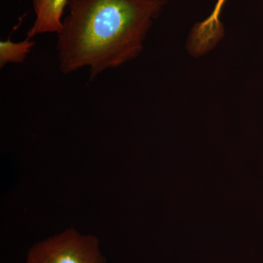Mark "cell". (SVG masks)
Instances as JSON below:
<instances>
[{
	"label": "cell",
	"instance_id": "cell-3",
	"mask_svg": "<svg viewBox=\"0 0 263 263\" xmlns=\"http://www.w3.org/2000/svg\"><path fill=\"white\" fill-rule=\"evenodd\" d=\"M227 0H218L212 14L195 24L187 41V49L194 57H201L212 51L224 36L220 21L221 10Z\"/></svg>",
	"mask_w": 263,
	"mask_h": 263
},
{
	"label": "cell",
	"instance_id": "cell-4",
	"mask_svg": "<svg viewBox=\"0 0 263 263\" xmlns=\"http://www.w3.org/2000/svg\"><path fill=\"white\" fill-rule=\"evenodd\" d=\"M70 0H32L35 20L27 33L33 39L40 34L56 33L59 34L63 27L64 12Z\"/></svg>",
	"mask_w": 263,
	"mask_h": 263
},
{
	"label": "cell",
	"instance_id": "cell-2",
	"mask_svg": "<svg viewBox=\"0 0 263 263\" xmlns=\"http://www.w3.org/2000/svg\"><path fill=\"white\" fill-rule=\"evenodd\" d=\"M26 263H105V259L97 237L67 228L34 243Z\"/></svg>",
	"mask_w": 263,
	"mask_h": 263
},
{
	"label": "cell",
	"instance_id": "cell-1",
	"mask_svg": "<svg viewBox=\"0 0 263 263\" xmlns=\"http://www.w3.org/2000/svg\"><path fill=\"white\" fill-rule=\"evenodd\" d=\"M167 0H70L58 34L60 70L87 67L90 79L137 58Z\"/></svg>",
	"mask_w": 263,
	"mask_h": 263
},
{
	"label": "cell",
	"instance_id": "cell-5",
	"mask_svg": "<svg viewBox=\"0 0 263 263\" xmlns=\"http://www.w3.org/2000/svg\"><path fill=\"white\" fill-rule=\"evenodd\" d=\"M34 46V41L27 37L22 42L14 43L10 37L0 42V67L8 64H20L24 62Z\"/></svg>",
	"mask_w": 263,
	"mask_h": 263
}]
</instances>
